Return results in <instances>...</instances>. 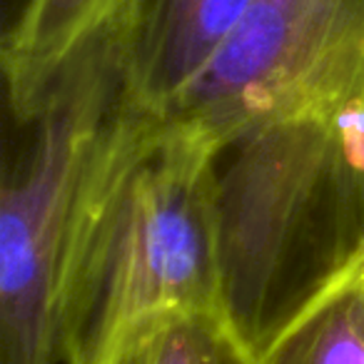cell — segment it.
I'll use <instances>...</instances> for the list:
<instances>
[{
  "label": "cell",
  "mask_w": 364,
  "mask_h": 364,
  "mask_svg": "<svg viewBox=\"0 0 364 364\" xmlns=\"http://www.w3.org/2000/svg\"><path fill=\"white\" fill-rule=\"evenodd\" d=\"M218 147L125 102L85 177L60 309V362L100 364L135 324L220 312Z\"/></svg>",
  "instance_id": "obj_1"
},
{
  "label": "cell",
  "mask_w": 364,
  "mask_h": 364,
  "mask_svg": "<svg viewBox=\"0 0 364 364\" xmlns=\"http://www.w3.org/2000/svg\"><path fill=\"white\" fill-rule=\"evenodd\" d=\"M223 309L259 362L274 332L359 252L322 117H282L218 152Z\"/></svg>",
  "instance_id": "obj_2"
},
{
  "label": "cell",
  "mask_w": 364,
  "mask_h": 364,
  "mask_svg": "<svg viewBox=\"0 0 364 364\" xmlns=\"http://www.w3.org/2000/svg\"><path fill=\"white\" fill-rule=\"evenodd\" d=\"M127 11L50 77L21 125L26 142L0 195V364L60 362V309L85 177L127 102Z\"/></svg>",
  "instance_id": "obj_3"
},
{
  "label": "cell",
  "mask_w": 364,
  "mask_h": 364,
  "mask_svg": "<svg viewBox=\"0 0 364 364\" xmlns=\"http://www.w3.org/2000/svg\"><path fill=\"white\" fill-rule=\"evenodd\" d=\"M255 0H130L125 82L130 107L162 115L230 41Z\"/></svg>",
  "instance_id": "obj_4"
},
{
  "label": "cell",
  "mask_w": 364,
  "mask_h": 364,
  "mask_svg": "<svg viewBox=\"0 0 364 364\" xmlns=\"http://www.w3.org/2000/svg\"><path fill=\"white\" fill-rule=\"evenodd\" d=\"M127 6L130 0H28L0 50L11 115L26 117L63 63Z\"/></svg>",
  "instance_id": "obj_5"
},
{
  "label": "cell",
  "mask_w": 364,
  "mask_h": 364,
  "mask_svg": "<svg viewBox=\"0 0 364 364\" xmlns=\"http://www.w3.org/2000/svg\"><path fill=\"white\" fill-rule=\"evenodd\" d=\"M259 364H364V287L349 264L269 337Z\"/></svg>",
  "instance_id": "obj_6"
},
{
  "label": "cell",
  "mask_w": 364,
  "mask_h": 364,
  "mask_svg": "<svg viewBox=\"0 0 364 364\" xmlns=\"http://www.w3.org/2000/svg\"><path fill=\"white\" fill-rule=\"evenodd\" d=\"M100 364H259L220 312L157 314L135 324Z\"/></svg>",
  "instance_id": "obj_7"
},
{
  "label": "cell",
  "mask_w": 364,
  "mask_h": 364,
  "mask_svg": "<svg viewBox=\"0 0 364 364\" xmlns=\"http://www.w3.org/2000/svg\"><path fill=\"white\" fill-rule=\"evenodd\" d=\"M26 6H28V0H3V33H6L8 28H13V23L21 18Z\"/></svg>",
  "instance_id": "obj_8"
},
{
  "label": "cell",
  "mask_w": 364,
  "mask_h": 364,
  "mask_svg": "<svg viewBox=\"0 0 364 364\" xmlns=\"http://www.w3.org/2000/svg\"><path fill=\"white\" fill-rule=\"evenodd\" d=\"M349 267H352V272H354V277L362 282V287H364V245L359 247V252L354 255V259L349 262Z\"/></svg>",
  "instance_id": "obj_9"
}]
</instances>
